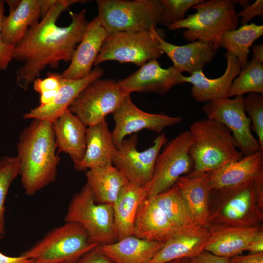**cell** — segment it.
<instances>
[{"instance_id":"obj_22","label":"cell","mask_w":263,"mask_h":263,"mask_svg":"<svg viewBox=\"0 0 263 263\" xmlns=\"http://www.w3.org/2000/svg\"><path fill=\"white\" fill-rule=\"evenodd\" d=\"M116 150L106 120L87 127L86 145L84 157L80 162L74 164L77 171L113 165V159Z\"/></svg>"},{"instance_id":"obj_38","label":"cell","mask_w":263,"mask_h":263,"mask_svg":"<svg viewBox=\"0 0 263 263\" xmlns=\"http://www.w3.org/2000/svg\"><path fill=\"white\" fill-rule=\"evenodd\" d=\"M62 75L61 74L48 73L44 79L37 78L33 81V89L39 94L49 91L58 90Z\"/></svg>"},{"instance_id":"obj_48","label":"cell","mask_w":263,"mask_h":263,"mask_svg":"<svg viewBox=\"0 0 263 263\" xmlns=\"http://www.w3.org/2000/svg\"><path fill=\"white\" fill-rule=\"evenodd\" d=\"M190 258H185L173 260L165 263H189Z\"/></svg>"},{"instance_id":"obj_47","label":"cell","mask_w":263,"mask_h":263,"mask_svg":"<svg viewBox=\"0 0 263 263\" xmlns=\"http://www.w3.org/2000/svg\"><path fill=\"white\" fill-rule=\"evenodd\" d=\"M253 59L263 64V44H255L252 48Z\"/></svg>"},{"instance_id":"obj_12","label":"cell","mask_w":263,"mask_h":263,"mask_svg":"<svg viewBox=\"0 0 263 263\" xmlns=\"http://www.w3.org/2000/svg\"><path fill=\"white\" fill-rule=\"evenodd\" d=\"M138 140L136 134L123 139L116 147L113 165L129 183L148 187L153 177L157 157L167 139L166 134L162 133L154 139L151 146L142 151L137 150Z\"/></svg>"},{"instance_id":"obj_41","label":"cell","mask_w":263,"mask_h":263,"mask_svg":"<svg viewBox=\"0 0 263 263\" xmlns=\"http://www.w3.org/2000/svg\"><path fill=\"white\" fill-rule=\"evenodd\" d=\"M229 258L217 256L206 250L190 258L189 263H229Z\"/></svg>"},{"instance_id":"obj_33","label":"cell","mask_w":263,"mask_h":263,"mask_svg":"<svg viewBox=\"0 0 263 263\" xmlns=\"http://www.w3.org/2000/svg\"><path fill=\"white\" fill-rule=\"evenodd\" d=\"M250 93L263 94V64L254 59L247 61L241 69L231 84L227 97Z\"/></svg>"},{"instance_id":"obj_27","label":"cell","mask_w":263,"mask_h":263,"mask_svg":"<svg viewBox=\"0 0 263 263\" xmlns=\"http://www.w3.org/2000/svg\"><path fill=\"white\" fill-rule=\"evenodd\" d=\"M147 187L128 183L113 204V217L116 241L133 236L134 222L138 208L148 198Z\"/></svg>"},{"instance_id":"obj_5","label":"cell","mask_w":263,"mask_h":263,"mask_svg":"<svg viewBox=\"0 0 263 263\" xmlns=\"http://www.w3.org/2000/svg\"><path fill=\"white\" fill-rule=\"evenodd\" d=\"M236 4L234 0H203L192 7L195 13L168 28L171 30L186 29L183 36L187 41L209 42L218 50L224 34L237 28Z\"/></svg>"},{"instance_id":"obj_36","label":"cell","mask_w":263,"mask_h":263,"mask_svg":"<svg viewBox=\"0 0 263 263\" xmlns=\"http://www.w3.org/2000/svg\"><path fill=\"white\" fill-rule=\"evenodd\" d=\"M162 8L160 24L169 27L183 20L186 12L203 0H160Z\"/></svg>"},{"instance_id":"obj_35","label":"cell","mask_w":263,"mask_h":263,"mask_svg":"<svg viewBox=\"0 0 263 263\" xmlns=\"http://www.w3.org/2000/svg\"><path fill=\"white\" fill-rule=\"evenodd\" d=\"M244 108L250 118L251 130L258 136V141L263 152V95L257 93H250L244 98Z\"/></svg>"},{"instance_id":"obj_40","label":"cell","mask_w":263,"mask_h":263,"mask_svg":"<svg viewBox=\"0 0 263 263\" xmlns=\"http://www.w3.org/2000/svg\"><path fill=\"white\" fill-rule=\"evenodd\" d=\"M76 263H114L103 254L98 245L87 252Z\"/></svg>"},{"instance_id":"obj_8","label":"cell","mask_w":263,"mask_h":263,"mask_svg":"<svg viewBox=\"0 0 263 263\" xmlns=\"http://www.w3.org/2000/svg\"><path fill=\"white\" fill-rule=\"evenodd\" d=\"M64 219L80 225L93 243L101 245L116 241L113 206L96 203L87 183L73 196Z\"/></svg>"},{"instance_id":"obj_28","label":"cell","mask_w":263,"mask_h":263,"mask_svg":"<svg viewBox=\"0 0 263 263\" xmlns=\"http://www.w3.org/2000/svg\"><path fill=\"white\" fill-rule=\"evenodd\" d=\"M209 229L210 235L204 250L217 256L230 258L246 251L249 243L263 228L258 225L250 227Z\"/></svg>"},{"instance_id":"obj_44","label":"cell","mask_w":263,"mask_h":263,"mask_svg":"<svg viewBox=\"0 0 263 263\" xmlns=\"http://www.w3.org/2000/svg\"><path fill=\"white\" fill-rule=\"evenodd\" d=\"M0 263H33V260L20 254L19 256L11 257L0 252Z\"/></svg>"},{"instance_id":"obj_37","label":"cell","mask_w":263,"mask_h":263,"mask_svg":"<svg viewBox=\"0 0 263 263\" xmlns=\"http://www.w3.org/2000/svg\"><path fill=\"white\" fill-rule=\"evenodd\" d=\"M4 11V2L0 0V70H7L10 62L13 59L15 45L8 44L2 39L1 36L2 21Z\"/></svg>"},{"instance_id":"obj_9","label":"cell","mask_w":263,"mask_h":263,"mask_svg":"<svg viewBox=\"0 0 263 263\" xmlns=\"http://www.w3.org/2000/svg\"><path fill=\"white\" fill-rule=\"evenodd\" d=\"M155 28L150 31L120 32L109 34L94 66L106 61L132 63L141 67L164 54L158 47Z\"/></svg>"},{"instance_id":"obj_1","label":"cell","mask_w":263,"mask_h":263,"mask_svg":"<svg viewBox=\"0 0 263 263\" xmlns=\"http://www.w3.org/2000/svg\"><path fill=\"white\" fill-rule=\"evenodd\" d=\"M86 1L57 0L41 21L29 28L15 45L13 59L23 62L15 73L16 82L21 89L27 90L46 67L56 69L60 61H71L89 23L86 10L70 12L71 22L67 26H58L57 20L72 5Z\"/></svg>"},{"instance_id":"obj_25","label":"cell","mask_w":263,"mask_h":263,"mask_svg":"<svg viewBox=\"0 0 263 263\" xmlns=\"http://www.w3.org/2000/svg\"><path fill=\"white\" fill-rule=\"evenodd\" d=\"M58 153L68 154L73 163L83 159L86 150L87 128L68 109L52 123Z\"/></svg>"},{"instance_id":"obj_46","label":"cell","mask_w":263,"mask_h":263,"mask_svg":"<svg viewBox=\"0 0 263 263\" xmlns=\"http://www.w3.org/2000/svg\"><path fill=\"white\" fill-rule=\"evenodd\" d=\"M58 90L46 92L40 94V105L44 106L50 103L55 98Z\"/></svg>"},{"instance_id":"obj_30","label":"cell","mask_w":263,"mask_h":263,"mask_svg":"<svg viewBox=\"0 0 263 263\" xmlns=\"http://www.w3.org/2000/svg\"><path fill=\"white\" fill-rule=\"evenodd\" d=\"M96 203L113 205L121 189L129 183L113 165L88 169L85 173Z\"/></svg>"},{"instance_id":"obj_7","label":"cell","mask_w":263,"mask_h":263,"mask_svg":"<svg viewBox=\"0 0 263 263\" xmlns=\"http://www.w3.org/2000/svg\"><path fill=\"white\" fill-rule=\"evenodd\" d=\"M97 17L109 34L150 31L160 24V0H96Z\"/></svg>"},{"instance_id":"obj_20","label":"cell","mask_w":263,"mask_h":263,"mask_svg":"<svg viewBox=\"0 0 263 263\" xmlns=\"http://www.w3.org/2000/svg\"><path fill=\"white\" fill-rule=\"evenodd\" d=\"M225 56L226 68L224 74L218 78H208L203 70L195 72L189 76L184 75V82L193 85L191 93L196 101L207 103L227 97L228 92L241 67L239 61L233 55L226 52Z\"/></svg>"},{"instance_id":"obj_34","label":"cell","mask_w":263,"mask_h":263,"mask_svg":"<svg viewBox=\"0 0 263 263\" xmlns=\"http://www.w3.org/2000/svg\"><path fill=\"white\" fill-rule=\"evenodd\" d=\"M19 173L17 156H4L0 158V240L5 233V203L9 188Z\"/></svg>"},{"instance_id":"obj_10","label":"cell","mask_w":263,"mask_h":263,"mask_svg":"<svg viewBox=\"0 0 263 263\" xmlns=\"http://www.w3.org/2000/svg\"><path fill=\"white\" fill-rule=\"evenodd\" d=\"M129 95L113 79L97 78L88 84L68 110L86 127L95 125L113 113Z\"/></svg>"},{"instance_id":"obj_42","label":"cell","mask_w":263,"mask_h":263,"mask_svg":"<svg viewBox=\"0 0 263 263\" xmlns=\"http://www.w3.org/2000/svg\"><path fill=\"white\" fill-rule=\"evenodd\" d=\"M229 263H263V252L236 255L229 258Z\"/></svg>"},{"instance_id":"obj_45","label":"cell","mask_w":263,"mask_h":263,"mask_svg":"<svg viewBox=\"0 0 263 263\" xmlns=\"http://www.w3.org/2000/svg\"><path fill=\"white\" fill-rule=\"evenodd\" d=\"M57 0H39V10L41 19L52 8Z\"/></svg>"},{"instance_id":"obj_24","label":"cell","mask_w":263,"mask_h":263,"mask_svg":"<svg viewBox=\"0 0 263 263\" xmlns=\"http://www.w3.org/2000/svg\"><path fill=\"white\" fill-rule=\"evenodd\" d=\"M8 16H4L1 36L6 43L16 45L28 29L37 25L41 17L39 0H7Z\"/></svg>"},{"instance_id":"obj_6","label":"cell","mask_w":263,"mask_h":263,"mask_svg":"<svg viewBox=\"0 0 263 263\" xmlns=\"http://www.w3.org/2000/svg\"><path fill=\"white\" fill-rule=\"evenodd\" d=\"M98 245L90 241L80 225L65 222L50 231L20 255L32 259L33 263H76Z\"/></svg>"},{"instance_id":"obj_4","label":"cell","mask_w":263,"mask_h":263,"mask_svg":"<svg viewBox=\"0 0 263 263\" xmlns=\"http://www.w3.org/2000/svg\"><path fill=\"white\" fill-rule=\"evenodd\" d=\"M210 193L223 203L209 214V228L254 227L262 221L263 174L239 187Z\"/></svg>"},{"instance_id":"obj_17","label":"cell","mask_w":263,"mask_h":263,"mask_svg":"<svg viewBox=\"0 0 263 263\" xmlns=\"http://www.w3.org/2000/svg\"><path fill=\"white\" fill-rule=\"evenodd\" d=\"M109 33L97 16L89 22L83 38L76 48L70 64L61 74L63 78L77 79L88 75Z\"/></svg>"},{"instance_id":"obj_21","label":"cell","mask_w":263,"mask_h":263,"mask_svg":"<svg viewBox=\"0 0 263 263\" xmlns=\"http://www.w3.org/2000/svg\"><path fill=\"white\" fill-rule=\"evenodd\" d=\"M210 233L209 228L199 225L182 228L164 243L149 263H165L190 258L204 250Z\"/></svg>"},{"instance_id":"obj_13","label":"cell","mask_w":263,"mask_h":263,"mask_svg":"<svg viewBox=\"0 0 263 263\" xmlns=\"http://www.w3.org/2000/svg\"><path fill=\"white\" fill-rule=\"evenodd\" d=\"M244 98L239 95L233 99L225 97L208 102L202 107V111L207 118L219 122L229 129L240 151L245 156L262 151L251 132V122L244 108Z\"/></svg>"},{"instance_id":"obj_23","label":"cell","mask_w":263,"mask_h":263,"mask_svg":"<svg viewBox=\"0 0 263 263\" xmlns=\"http://www.w3.org/2000/svg\"><path fill=\"white\" fill-rule=\"evenodd\" d=\"M182 228L173 225L152 199L148 197L142 202L138 208L133 236L165 243Z\"/></svg>"},{"instance_id":"obj_43","label":"cell","mask_w":263,"mask_h":263,"mask_svg":"<svg viewBox=\"0 0 263 263\" xmlns=\"http://www.w3.org/2000/svg\"><path fill=\"white\" fill-rule=\"evenodd\" d=\"M246 251L251 253L263 252V230L260 231L247 246Z\"/></svg>"},{"instance_id":"obj_18","label":"cell","mask_w":263,"mask_h":263,"mask_svg":"<svg viewBox=\"0 0 263 263\" xmlns=\"http://www.w3.org/2000/svg\"><path fill=\"white\" fill-rule=\"evenodd\" d=\"M158 48L173 62L174 68L181 73L189 75L199 70H203L205 65L210 63L215 56L217 49L211 42L196 40L183 45L168 42L155 31Z\"/></svg>"},{"instance_id":"obj_39","label":"cell","mask_w":263,"mask_h":263,"mask_svg":"<svg viewBox=\"0 0 263 263\" xmlns=\"http://www.w3.org/2000/svg\"><path fill=\"white\" fill-rule=\"evenodd\" d=\"M256 16L263 19V0H256L253 4H249L237 13L238 18H241L242 25L247 24Z\"/></svg>"},{"instance_id":"obj_14","label":"cell","mask_w":263,"mask_h":263,"mask_svg":"<svg viewBox=\"0 0 263 263\" xmlns=\"http://www.w3.org/2000/svg\"><path fill=\"white\" fill-rule=\"evenodd\" d=\"M113 114L115 126L111 132L116 147L127 135L143 129L160 133L165 128L178 124L183 120V117L180 116L144 112L133 103L130 94L125 97Z\"/></svg>"},{"instance_id":"obj_19","label":"cell","mask_w":263,"mask_h":263,"mask_svg":"<svg viewBox=\"0 0 263 263\" xmlns=\"http://www.w3.org/2000/svg\"><path fill=\"white\" fill-rule=\"evenodd\" d=\"M104 70L96 66L86 76L77 79H70L62 76L61 84L54 99L49 104L39 105L25 113V119H37L51 123L68 109L80 93L91 82L100 78Z\"/></svg>"},{"instance_id":"obj_2","label":"cell","mask_w":263,"mask_h":263,"mask_svg":"<svg viewBox=\"0 0 263 263\" xmlns=\"http://www.w3.org/2000/svg\"><path fill=\"white\" fill-rule=\"evenodd\" d=\"M52 123L35 119L22 131L17 145L19 173L25 193L33 196L55 182L60 157Z\"/></svg>"},{"instance_id":"obj_16","label":"cell","mask_w":263,"mask_h":263,"mask_svg":"<svg viewBox=\"0 0 263 263\" xmlns=\"http://www.w3.org/2000/svg\"><path fill=\"white\" fill-rule=\"evenodd\" d=\"M263 174V152H256L208 172L210 193L239 187Z\"/></svg>"},{"instance_id":"obj_15","label":"cell","mask_w":263,"mask_h":263,"mask_svg":"<svg viewBox=\"0 0 263 263\" xmlns=\"http://www.w3.org/2000/svg\"><path fill=\"white\" fill-rule=\"evenodd\" d=\"M184 75L172 66L163 68L157 59L150 60L128 77L118 80L127 94L133 92L164 94L173 86L185 83Z\"/></svg>"},{"instance_id":"obj_26","label":"cell","mask_w":263,"mask_h":263,"mask_svg":"<svg viewBox=\"0 0 263 263\" xmlns=\"http://www.w3.org/2000/svg\"><path fill=\"white\" fill-rule=\"evenodd\" d=\"M175 184L187 204L195 224L209 228L210 192L208 172L183 176Z\"/></svg>"},{"instance_id":"obj_3","label":"cell","mask_w":263,"mask_h":263,"mask_svg":"<svg viewBox=\"0 0 263 263\" xmlns=\"http://www.w3.org/2000/svg\"><path fill=\"white\" fill-rule=\"evenodd\" d=\"M189 131L192 137L189 154L194 164L190 173L209 172L243 157L231 132L219 122L200 119Z\"/></svg>"},{"instance_id":"obj_11","label":"cell","mask_w":263,"mask_h":263,"mask_svg":"<svg viewBox=\"0 0 263 263\" xmlns=\"http://www.w3.org/2000/svg\"><path fill=\"white\" fill-rule=\"evenodd\" d=\"M192 137L189 131L182 132L163 146L156 161L152 178L147 187L148 197L162 192L174 185L182 176L193 169L189 154Z\"/></svg>"},{"instance_id":"obj_31","label":"cell","mask_w":263,"mask_h":263,"mask_svg":"<svg viewBox=\"0 0 263 263\" xmlns=\"http://www.w3.org/2000/svg\"><path fill=\"white\" fill-rule=\"evenodd\" d=\"M263 35V25L254 23L243 25L238 29L225 32L221 38V47L236 57L242 69L247 62L252 44Z\"/></svg>"},{"instance_id":"obj_29","label":"cell","mask_w":263,"mask_h":263,"mask_svg":"<svg viewBox=\"0 0 263 263\" xmlns=\"http://www.w3.org/2000/svg\"><path fill=\"white\" fill-rule=\"evenodd\" d=\"M164 244L130 236L98 247L114 263H149Z\"/></svg>"},{"instance_id":"obj_32","label":"cell","mask_w":263,"mask_h":263,"mask_svg":"<svg viewBox=\"0 0 263 263\" xmlns=\"http://www.w3.org/2000/svg\"><path fill=\"white\" fill-rule=\"evenodd\" d=\"M148 198L152 199L175 226L186 228L196 225L187 204L176 184L162 192Z\"/></svg>"}]
</instances>
